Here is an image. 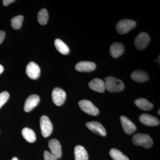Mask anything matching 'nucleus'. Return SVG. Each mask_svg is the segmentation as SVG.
<instances>
[{
  "label": "nucleus",
  "instance_id": "f257e3e1",
  "mask_svg": "<svg viewBox=\"0 0 160 160\" xmlns=\"http://www.w3.org/2000/svg\"><path fill=\"white\" fill-rule=\"evenodd\" d=\"M106 89L110 92H118L122 91L125 85L122 80L113 77H108L105 78Z\"/></svg>",
  "mask_w": 160,
  "mask_h": 160
},
{
  "label": "nucleus",
  "instance_id": "f03ea898",
  "mask_svg": "<svg viewBox=\"0 0 160 160\" xmlns=\"http://www.w3.org/2000/svg\"><path fill=\"white\" fill-rule=\"evenodd\" d=\"M132 142L137 146H142L144 148H149L153 145V141L148 134L137 133L133 136Z\"/></svg>",
  "mask_w": 160,
  "mask_h": 160
},
{
  "label": "nucleus",
  "instance_id": "7ed1b4c3",
  "mask_svg": "<svg viewBox=\"0 0 160 160\" xmlns=\"http://www.w3.org/2000/svg\"><path fill=\"white\" fill-rule=\"evenodd\" d=\"M136 25V22L133 20L123 19L117 23L116 28L118 33L120 34H124L134 28Z\"/></svg>",
  "mask_w": 160,
  "mask_h": 160
},
{
  "label": "nucleus",
  "instance_id": "20e7f679",
  "mask_svg": "<svg viewBox=\"0 0 160 160\" xmlns=\"http://www.w3.org/2000/svg\"><path fill=\"white\" fill-rule=\"evenodd\" d=\"M41 132L44 137L47 138L51 134L53 126L49 118L46 115L42 116L40 120Z\"/></svg>",
  "mask_w": 160,
  "mask_h": 160
},
{
  "label": "nucleus",
  "instance_id": "39448f33",
  "mask_svg": "<svg viewBox=\"0 0 160 160\" xmlns=\"http://www.w3.org/2000/svg\"><path fill=\"white\" fill-rule=\"evenodd\" d=\"M81 109L86 113L92 116H97L99 113L98 109L89 100H83L78 103Z\"/></svg>",
  "mask_w": 160,
  "mask_h": 160
},
{
  "label": "nucleus",
  "instance_id": "423d86ee",
  "mask_svg": "<svg viewBox=\"0 0 160 160\" xmlns=\"http://www.w3.org/2000/svg\"><path fill=\"white\" fill-rule=\"evenodd\" d=\"M150 40V37L148 33L145 32H141L135 39V46L138 50H143L148 46Z\"/></svg>",
  "mask_w": 160,
  "mask_h": 160
},
{
  "label": "nucleus",
  "instance_id": "0eeeda50",
  "mask_svg": "<svg viewBox=\"0 0 160 160\" xmlns=\"http://www.w3.org/2000/svg\"><path fill=\"white\" fill-rule=\"evenodd\" d=\"M52 98L53 103L56 106L62 105L66 101V94L65 91L60 88H54L52 93Z\"/></svg>",
  "mask_w": 160,
  "mask_h": 160
},
{
  "label": "nucleus",
  "instance_id": "6e6552de",
  "mask_svg": "<svg viewBox=\"0 0 160 160\" xmlns=\"http://www.w3.org/2000/svg\"><path fill=\"white\" fill-rule=\"evenodd\" d=\"M26 74L30 78L36 80L38 78L41 73L39 66L34 62H30L27 65L26 69Z\"/></svg>",
  "mask_w": 160,
  "mask_h": 160
},
{
  "label": "nucleus",
  "instance_id": "1a4fd4ad",
  "mask_svg": "<svg viewBox=\"0 0 160 160\" xmlns=\"http://www.w3.org/2000/svg\"><path fill=\"white\" fill-rule=\"evenodd\" d=\"M121 124L124 131L126 134H131L137 130L135 124L126 116H122L120 117Z\"/></svg>",
  "mask_w": 160,
  "mask_h": 160
},
{
  "label": "nucleus",
  "instance_id": "9d476101",
  "mask_svg": "<svg viewBox=\"0 0 160 160\" xmlns=\"http://www.w3.org/2000/svg\"><path fill=\"white\" fill-rule=\"evenodd\" d=\"M86 125L88 129L94 133L103 137L106 136V129L103 127L102 125L98 122H89L86 123Z\"/></svg>",
  "mask_w": 160,
  "mask_h": 160
},
{
  "label": "nucleus",
  "instance_id": "9b49d317",
  "mask_svg": "<svg viewBox=\"0 0 160 160\" xmlns=\"http://www.w3.org/2000/svg\"><path fill=\"white\" fill-rule=\"evenodd\" d=\"M49 147L51 153L58 159L62 156V146L60 142L56 139L50 140L49 142Z\"/></svg>",
  "mask_w": 160,
  "mask_h": 160
},
{
  "label": "nucleus",
  "instance_id": "f8f14e48",
  "mask_svg": "<svg viewBox=\"0 0 160 160\" xmlns=\"http://www.w3.org/2000/svg\"><path fill=\"white\" fill-rule=\"evenodd\" d=\"M39 96L36 94H32L27 98L24 105V110L26 112L31 111L39 102Z\"/></svg>",
  "mask_w": 160,
  "mask_h": 160
},
{
  "label": "nucleus",
  "instance_id": "ddd939ff",
  "mask_svg": "<svg viewBox=\"0 0 160 160\" xmlns=\"http://www.w3.org/2000/svg\"><path fill=\"white\" fill-rule=\"evenodd\" d=\"M96 68V65L91 62H79L76 65L75 69L80 72H90L94 71Z\"/></svg>",
  "mask_w": 160,
  "mask_h": 160
},
{
  "label": "nucleus",
  "instance_id": "4468645a",
  "mask_svg": "<svg viewBox=\"0 0 160 160\" xmlns=\"http://www.w3.org/2000/svg\"><path fill=\"white\" fill-rule=\"evenodd\" d=\"M139 119L141 122L147 126H156L160 124L159 120L158 118L149 114L145 113L141 115Z\"/></svg>",
  "mask_w": 160,
  "mask_h": 160
},
{
  "label": "nucleus",
  "instance_id": "2eb2a0df",
  "mask_svg": "<svg viewBox=\"0 0 160 160\" xmlns=\"http://www.w3.org/2000/svg\"><path fill=\"white\" fill-rule=\"evenodd\" d=\"M89 86L92 90L97 92H104L106 89L105 82L98 78H96L89 82Z\"/></svg>",
  "mask_w": 160,
  "mask_h": 160
},
{
  "label": "nucleus",
  "instance_id": "dca6fc26",
  "mask_svg": "<svg viewBox=\"0 0 160 160\" xmlns=\"http://www.w3.org/2000/svg\"><path fill=\"white\" fill-rule=\"evenodd\" d=\"M125 51V47L122 43L115 42L112 44L110 48V53L111 56L116 58L122 55Z\"/></svg>",
  "mask_w": 160,
  "mask_h": 160
},
{
  "label": "nucleus",
  "instance_id": "f3484780",
  "mask_svg": "<svg viewBox=\"0 0 160 160\" xmlns=\"http://www.w3.org/2000/svg\"><path fill=\"white\" fill-rule=\"evenodd\" d=\"M132 80L138 82H144L149 79V76L146 72L142 70L133 71L131 74Z\"/></svg>",
  "mask_w": 160,
  "mask_h": 160
},
{
  "label": "nucleus",
  "instance_id": "a211bd4d",
  "mask_svg": "<svg viewBox=\"0 0 160 160\" xmlns=\"http://www.w3.org/2000/svg\"><path fill=\"white\" fill-rule=\"evenodd\" d=\"M75 160H88V154L86 149L82 146H77L74 149Z\"/></svg>",
  "mask_w": 160,
  "mask_h": 160
},
{
  "label": "nucleus",
  "instance_id": "6ab92c4d",
  "mask_svg": "<svg viewBox=\"0 0 160 160\" xmlns=\"http://www.w3.org/2000/svg\"><path fill=\"white\" fill-rule=\"evenodd\" d=\"M134 103L139 109L145 111L150 110L153 107V105L152 103L150 102L146 99L143 98H141L136 100L134 101Z\"/></svg>",
  "mask_w": 160,
  "mask_h": 160
},
{
  "label": "nucleus",
  "instance_id": "aec40b11",
  "mask_svg": "<svg viewBox=\"0 0 160 160\" xmlns=\"http://www.w3.org/2000/svg\"><path fill=\"white\" fill-rule=\"evenodd\" d=\"M54 45L58 51L63 55H67L69 52L68 46L59 39H56L54 41Z\"/></svg>",
  "mask_w": 160,
  "mask_h": 160
},
{
  "label": "nucleus",
  "instance_id": "412c9836",
  "mask_svg": "<svg viewBox=\"0 0 160 160\" xmlns=\"http://www.w3.org/2000/svg\"><path fill=\"white\" fill-rule=\"evenodd\" d=\"M22 134L24 138L29 142H33L36 139L35 133L30 128H24L22 130Z\"/></svg>",
  "mask_w": 160,
  "mask_h": 160
},
{
  "label": "nucleus",
  "instance_id": "4be33fe9",
  "mask_svg": "<svg viewBox=\"0 0 160 160\" xmlns=\"http://www.w3.org/2000/svg\"><path fill=\"white\" fill-rule=\"evenodd\" d=\"M110 156L114 160H129V158L122 152L116 149H112L109 152Z\"/></svg>",
  "mask_w": 160,
  "mask_h": 160
},
{
  "label": "nucleus",
  "instance_id": "5701e85b",
  "mask_svg": "<svg viewBox=\"0 0 160 160\" xmlns=\"http://www.w3.org/2000/svg\"><path fill=\"white\" fill-rule=\"evenodd\" d=\"M49 18L48 12L46 9H43L39 11L38 15V19L41 25H45L47 24Z\"/></svg>",
  "mask_w": 160,
  "mask_h": 160
},
{
  "label": "nucleus",
  "instance_id": "b1692460",
  "mask_svg": "<svg viewBox=\"0 0 160 160\" xmlns=\"http://www.w3.org/2000/svg\"><path fill=\"white\" fill-rule=\"evenodd\" d=\"M24 17L23 16L19 15L11 19L12 27L15 29H19L22 24Z\"/></svg>",
  "mask_w": 160,
  "mask_h": 160
},
{
  "label": "nucleus",
  "instance_id": "393cba45",
  "mask_svg": "<svg viewBox=\"0 0 160 160\" xmlns=\"http://www.w3.org/2000/svg\"><path fill=\"white\" fill-rule=\"evenodd\" d=\"M9 97V93L4 91L0 93V108L8 101Z\"/></svg>",
  "mask_w": 160,
  "mask_h": 160
},
{
  "label": "nucleus",
  "instance_id": "a878e982",
  "mask_svg": "<svg viewBox=\"0 0 160 160\" xmlns=\"http://www.w3.org/2000/svg\"><path fill=\"white\" fill-rule=\"evenodd\" d=\"M44 160H58L57 158L48 151L44 152Z\"/></svg>",
  "mask_w": 160,
  "mask_h": 160
},
{
  "label": "nucleus",
  "instance_id": "bb28decb",
  "mask_svg": "<svg viewBox=\"0 0 160 160\" xmlns=\"http://www.w3.org/2000/svg\"><path fill=\"white\" fill-rule=\"evenodd\" d=\"M6 33L3 31H0V44H2L5 39Z\"/></svg>",
  "mask_w": 160,
  "mask_h": 160
},
{
  "label": "nucleus",
  "instance_id": "cd10ccee",
  "mask_svg": "<svg viewBox=\"0 0 160 160\" xmlns=\"http://www.w3.org/2000/svg\"><path fill=\"white\" fill-rule=\"evenodd\" d=\"M15 2V0H4L3 1V4L4 6H7L10 3L14 2Z\"/></svg>",
  "mask_w": 160,
  "mask_h": 160
},
{
  "label": "nucleus",
  "instance_id": "c85d7f7f",
  "mask_svg": "<svg viewBox=\"0 0 160 160\" xmlns=\"http://www.w3.org/2000/svg\"><path fill=\"white\" fill-rule=\"evenodd\" d=\"M3 71H4V68H3L2 66L0 65V74L3 72Z\"/></svg>",
  "mask_w": 160,
  "mask_h": 160
},
{
  "label": "nucleus",
  "instance_id": "c756f323",
  "mask_svg": "<svg viewBox=\"0 0 160 160\" xmlns=\"http://www.w3.org/2000/svg\"><path fill=\"white\" fill-rule=\"evenodd\" d=\"M12 160H18V158H17L14 157V158H12Z\"/></svg>",
  "mask_w": 160,
  "mask_h": 160
},
{
  "label": "nucleus",
  "instance_id": "7c9ffc66",
  "mask_svg": "<svg viewBox=\"0 0 160 160\" xmlns=\"http://www.w3.org/2000/svg\"><path fill=\"white\" fill-rule=\"evenodd\" d=\"M158 114L159 115H160V109H159V110H158Z\"/></svg>",
  "mask_w": 160,
  "mask_h": 160
}]
</instances>
